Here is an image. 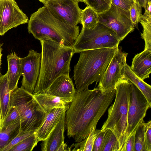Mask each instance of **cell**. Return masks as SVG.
Listing matches in <instances>:
<instances>
[{
	"mask_svg": "<svg viewBox=\"0 0 151 151\" xmlns=\"http://www.w3.org/2000/svg\"><path fill=\"white\" fill-rule=\"evenodd\" d=\"M115 89L103 92L97 87L76 91L65 113L67 134L75 142L86 138L97 123L115 96Z\"/></svg>",
	"mask_w": 151,
	"mask_h": 151,
	"instance_id": "6da1fadb",
	"label": "cell"
},
{
	"mask_svg": "<svg viewBox=\"0 0 151 151\" xmlns=\"http://www.w3.org/2000/svg\"><path fill=\"white\" fill-rule=\"evenodd\" d=\"M41 46L40 68L34 91L35 95L45 92L59 76L69 75L70 63L75 51L51 40H40Z\"/></svg>",
	"mask_w": 151,
	"mask_h": 151,
	"instance_id": "7a4b0ae2",
	"label": "cell"
},
{
	"mask_svg": "<svg viewBox=\"0 0 151 151\" xmlns=\"http://www.w3.org/2000/svg\"><path fill=\"white\" fill-rule=\"evenodd\" d=\"M27 29L29 33L38 40H51L72 47L80 33L78 26H72L57 19L45 5L31 14Z\"/></svg>",
	"mask_w": 151,
	"mask_h": 151,
	"instance_id": "3957f363",
	"label": "cell"
},
{
	"mask_svg": "<svg viewBox=\"0 0 151 151\" xmlns=\"http://www.w3.org/2000/svg\"><path fill=\"white\" fill-rule=\"evenodd\" d=\"M117 48H103L79 52L74 66V78L76 91L88 88L94 82L99 81Z\"/></svg>",
	"mask_w": 151,
	"mask_h": 151,
	"instance_id": "277c9868",
	"label": "cell"
},
{
	"mask_svg": "<svg viewBox=\"0 0 151 151\" xmlns=\"http://www.w3.org/2000/svg\"><path fill=\"white\" fill-rule=\"evenodd\" d=\"M114 102L108 109L107 119L101 130L111 129L119 142L120 151H124L129 137L128 114L130 101L131 82L122 78L116 84Z\"/></svg>",
	"mask_w": 151,
	"mask_h": 151,
	"instance_id": "5b68a950",
	"label": "cell"
},
{
	"mask_svg": "<svg viewBox=\"0 0 151 151\" xmlns=\"http://www.w3.org/2000/svg\"><path fill=\"white\" fill-rule=\"evenodd\" d=\"M10 105L14 106L20 116L19 129L35 131L42 122L46 112L33 95L24 89L17 88L11 92Z\"/></svg>",
	"mask_w": 151,
	"mask_h": 151,
	"instance_id": "8992f818",
	"label": "cell"
},
{
	"mask_svg": "<svg viewBox=\"0 0 151 151\" xmlns=\"http://www.w3.org/2000/svg\"><path fill=\"white\" fill-rule=\"evenodd\" d=\"M120 41L112 30L98 23L93 29L82 27L72 47L76 53H79L88 50L117 48Z\"/></svg>",
	"mask_w": 151,
	"mask_h": 151,
	"instance_id": "52a82bcc",
	"label": "cell"
},
{
	"mask_svg": "<svg viewBox=\"0 0 151 151\" xmlns=\"http://www.w3.org/2000/svg\"><path fill=\"white\" fill-rule=\"evenodd\" d=\"M99 16L98 23L112 30L121 41L134 29L129 11L120 9L112 4L109 9L99 14Z\"/></svg>",
	"mask_w": 151,
	"mask_h": 151,
	"instance_id": "ba28073f",
	"label": "cell"
},
{
	"mask_svg": "<svg viewBox=\"0 0 151 151\" xmlns=\"http://www.w3.org/2000/svg\"><path fill=\"white\" fill-rule=\"evenodd\" d=\"M151 105L140 91L131 82L130 101L128 114L129 137L132 134L141 122L147 110Z\"/></svg>",
	"mask_w": 151,
	"mask_h": 151,
	"instance_id": "9c48e42d",
	"label": "cell"
},
{
	"mask_svg": "<svg viewBox=\"0 0 151 151\" xmlns=\"http://www.w3.org/2000/svg\"><path fill=\"white\" fill-rule=\"evenodd\" d=\"M76 0H54L44 5L51 14L61 22L72 26L81 23L82 9Z\"/></svg>",
	"mask_w": 151,
	"mask_h": 151,
	"instance_id": "30bf717a",
	"label": "cell"
},
{
	"mask_svg": "<svg viewBox=\"0 0 151 151\" xmlns=\"http://www.w3.org/2000/svg\"><path fill=\"white\" fill-rule=\"evenodd\" d=\"M28 20L15 0H0V35Z\"/></svg>",
	"mask_w": 151,
	"mask_h": 151,
	"instance_id": "8fae6325",
	"label": "cell"
},
{
	"mask_svg": "<svg viewBox=\"0 0 151 151\" xmlns=\"http://www.w3.org/2000/svg\"><path fill=\"white\" fill-rule=\"evenodd\" d=\"M128 54L118 48L108 64L98 86L102 92L115 89L116 84L122 78L121 70L125 65Z\"/></svg>",
	"mask_w": 151,
	"mask_h": 151,
	"instance_id": "7c38bea8",
	"label": "cell"
},
{
	"mask_svg": "<svg viewBox=\"0 0 151 151\" xmlns=\"http://www.w3.org/2000/svg\"><path fill=\"white\" fill-rule=\"evenodd\" d=\"M41 54L31 49L28 55L21 58V75L23 76L21 87L33 93L40 68Z\"/></svg>",
	"mask_w": 151,
	"mask_h": 151,
	"instance_id": "4fadbf2b",
	"label": "cell"
},
{
	"mask_svg": "<svg viewBox=\"0 0 151 151\" xmlns=\"http://www.w3.org/2000/svg\"><path fill=\"white\" fill-rule=\"evenodd\" d=\"M76 91V90L69 75L62 74L57 77L43 93L72 100Z\"/></svg>",
	"mask_w": 151,
	"mask_h": 151,
	"instance_id": "5bb4252c",
	"label": "cell"
},
{
	"mask_svg": "<svg viewBox=\"0 0 151 151\" xmlns=\"http://www.w3.org/2000/svg\"><path fill=\"white\" fill-rule=\"evenodd\" d=\"M68 109L58 108L46 113L42 122L36 132L38 142L43 141L48 137Z\"/></svg>",
	"mask_w": 151,
	"mask_h": 151,
	"instance_id": "9a60e30c",
	"label": "cell"
},
{
	"mask_svg": "<svg viewBox=\"0 0 151 151\" xmlns=\"http://www.w3.org/2000/svg\"><path fill=\"white\" fill-rule=\"evenodd\" d=\"M65 117V114L62 116L48 137L43 141L41 145L42 151H57L61 145L64 142Z\"/></svg>",
	"mask_w": 151,
	"mask_h": 151,
	"instance_id": "2e32d148",
	"label": "cell"
},
{
	"mask_svg": "<svg viewBox=\"0 0 151 151\" xmlns=\"http://www.w3.org/2000/svg\"><path fill=\"white\" fill-rule=\"evenodd\" d=\"M130 68L142 80L149 78L151 72V51L144 50L136 55L132 59Z\"/></svg>",
	"mask_w": 151,
	"mask_h": 151,
	"instance_id": "e0dca14e",
	"label": "cell"
},
{
	"mask_svg": "<svg viewBox=\"0 0 151 151\" xmlns=\"http://www.w3.org/2000/svg\"><path fill=\"white\" fill-rule=\"evenodd\" d=\"M7 58L8 69L6 73L9 88L12 92L18 88V82L22 75L21 58L12 51Z\"/></svg>",
	"mask_w": 151,
	"mask_h": 151,
	"instance_id": "ac0fdd59",
	"label": "cell"
},
{
	"mask_svg": "<svg viewBox=\"0 0 151 151\" xmlns=\"http://www.w3.org/2000/svg\"><path fill=\"white\" fill-rule=\"evenodd\" d=\"M33 95L46 113L56 108H65L68 109L73 100L61 98L45 93H40Z\"/></svg>",
	"mask_w": 151,
	"mask_h": 151,
	"instance_id": "d6986e66",
	"label": "cell"
},
{
	"mask_svg": "<svg viewBox=\"0 0 151 151\" xmlns=\"http://www.w3.org/2000/svg\"><path fill=\"white\" fill-rule=\"evenodd\" d=\"M122 78L134 84L142 92L151 105V86L139 78L126 63L121 70Z\"/></svg>",
	"mask_w": 151,
	"mask_h": 151,
	"instance_id": "ffe728a7",
	"label": "cell"
},
{
	"mask_svg": "<svg viewBox=\"0 0 151 151\" xmlns=\"http://www.w3.org/2000/svg\"><path fill=\"white\" fill-rule=\"evenodd\" d=\"M11 93L6 73L4 75L0 76V104L2 124L10 109Z\"/></svg>",
	"mask_w": 151,
	"mask_h": 151,
	"instance_id": "44dd1931",
	"label": "cell"
},
{
	"mask_svg": "<svg viewBox=\"0 0 151 151\" xmlns=\"http://www.w3.org/2000/svg\"><path fill=\"white\" fill-rule=\"evenodd\" d=\"M20 120L14 122L0 132V150L6 146L15 137L20 128Z\"/></svg>",
	"mask_w": 151,
	"mask_h": 151,
	"instance_id": "7402d4cb",
	"label": "cell"
},
{
	"mask_svg": "<svg viewBox=\"0 0 151 151\" xmlns=\"http://www.w3.org/2000/svg\"><path fill=\"white\" fill-rule=\"evenodd\" d=\"M99 14L92 8L87 6L81 13V24L83 27L87 29L94 28L99 22Z\"/></svg>",
	"mask_w": 151,
	"mask_h": 151,
	"instance_id": "603a6c76",
	"label": "cell"
},
{
	"mask_svg": "<svg viewBox=\"0 0 151 151\" xmlns=\"http://www.w3.org/2000/svg\"><path fill=\"white\" fill-rule=\"evenodd\" d=\"M93 127L88 136L81 141L72 145V147H74L72 151H92L95 139L101 130L96 129Z\"/></svg>",
	"mask_w": 151,
	"mask_h": 151,
	"instance_id": "cb8c5ba5",
	"label": "cell"
},
{
	"mask_svg": "<svg viewBox=\"0 0 151 151\" xmlns=\"http://www.w3.org/2000/svg\"><path fill=\"white\" fill-rule=\"evenodd\" d=\"M101 151H120V146L115 135L109 129L105 130Z\"/></svg>",
	"mask_w": 151,
	"mask_h": 151,
	"instance_id": "d4e9b609",
	"label": "cell"
},
{
	"mask_svg": "<svg viewBox=\"0 0 151 151\" xmlns=\"http://www.w3.org/2000/svg\"><path fill=\"white\" fill-rule=\"evenodd\" d=\"M38 142L35 132L14 145L9 151H31Z\"/></svg>",
	"mask_w": 151,
	"mask_h": 151,
	"instance_id": "484cf974",
	"label": "cell"
},
{
	"mask_svg": "<svg viewBox=\"0 0 151 151\" xmlns=\"http://www.w3.org/2000/svg\"><path fill=\"white\" fill-rule=\"evenodd\" d=\"M112 0H86L85 4L92 8L98 14L109 9Z\"/></svg>",
	"mask_w": 151,
	"mask_h": 151,
	"instance_id": "4316f807",
	"label": "cell"
},
{
	"mask_svg": "<svg viewBox=\"0 0 151 151\" xmlns=\"http://www.w3.org/2000/svg\"><path fill=\"white\" fill-rule=\"evenodd\" d=\"M144 122L139 124L135 131L134 151H147L145 144Z\"/></svg>",
	"mask_w": 151,
	"mask_h": 151,
	"instance_id": "83f0119b",
	"label": "cell"
},
{
	"mask_svg": "<svg viewBox=\"0 0 151 151\" xmlns=\"http://www.w3.org/2000/svg\"><path fill=\"white\" fill-rule=\"evenodd\" d=\"M36 132L35 131H24L19 129L15 137L6 146L0 150V151H9L14 145Z\"/></svg>",
	"mask_w": 151,
	"mask_h": 151,
	"instance_id": "f1b7e54d",
	"label": "cell"
},
{
	"mask_svg": "<svg viewBox=\"0 0 151 151\" xmlns=\"http://www.w3.org/2000/svg\"><path fill=\"white\" fill-rule=\"evenodd\" d=\"M139 22L143 28L142 33L141 35L145 43L144 50L151 51V22L145 21L141 19Z\"/></svg>",
	"mask_w": 151,
	"mask_h": 151,
	"instance_id": "f546056e",
	"label": "cell"
},
{
	"mask_svg": "<svg viewBox=\"0 0 151 151\" xmlns=\"http://www.w3.org/2000/svg\"><path fill=\"white\" fill-rule=\"evenodd\" d=\"M142 8L137 0H135L130 9L131 20L135 27H137L138 23L142 15Z\"/></svg>",
	"mask_w": 151,
	"mask_h": 151,
	"instance_id": "4dcf8cb0",
	"label": "cell"
},
{
	"mask_svg": "<svg viewBox=\"0 0 151 151\" xmlns=\"http://www.w3.org/2000/svg\"><path fill=\"white\" fill-rule=\"evenodd\" d=\"M19 120H20V116L18 111L14 106H10L9 112L2 122L1 130Z\"/></svg>",
	"mask_w": 151,
	"mask_h": 151,
	"instance_id": "1f68e13d",
	"label": "cell"
},
{
	"mask_svg": "<svg viewBox=\"0 0 151 151\" xmlns=\"http://www.w3.org/2000/svg\"><path fill=\"white\" fill-rule=\"evenodd\" d=\"M145 147L147 151H151V121L143 122Z\"/></svg>",
	"mask_w": 151,
	"mask_h": 151,
	"instance_id": "d6a6232c",
	"label": "cell"
},
{
	"mask_svg": "<svg viewBox=\"0 0 151 151\" xmlns=\"http://www.w3.org/2000/svg\"><path fill=\"white\" fill-rule=\"evenodd\" d=\"M134 1L133 0H112V4L122 10L129 11Z\"/></svg>",
	"mask_w": 151,
	"mask_h": 151,
	"instance_id": "836d02e7",
	"label": "cell"
},
{
	"mask_svg": "<svg viewBox=\"0 0 151 151\" xmlns=\"http://www.w3.org/2000/svg\"><path fill=\"white\" fill-rule=\"evenodd\" d=\"M105 131H101L97 137L95 141L92 151H101Z\"/></svg>",
	"mask_w": 151,
	"mask_h": 151,
	"instance_id": "e575fe53",
	"label": "cell"
},
{
	"mask_svg": "<svg viewBox=\"0 0 151 151\" xmlns=\"http://www.w3.org/2000/svg\"><path fill=\"white\" fill-rule=\"evenodd\" d=\"M135 131L133 132L128 138L124 151H134Z\"/></svg>",
	"mask_w": 151,
	"mask_h": 151,
	"instance_id": "d590c367",
	"label": "cell"
},
{
	"mask_svg": "<svg viewBox=\"0 0 151 151\" xmlns=\"http://www.w3.org/2000/svg\"><path fill=\"white\" fill-rule=\"evenodd\" d=\"M145 9V13L142 15L140 19L151 22V1H148L146 3Z\"/></svg>",
	"mask_w": 151,
	"mask_h": 151,
	"instance_id": "8d00e7d4",
	"label": "cell"
},
{
	"mask_svg": "<svg viewBox=\"0 0 151 151\" xmlns=\"http://www.w3.org/2000/svg\"><path fill=\"white\" fill-rule=\"evenodd\" d=\"M71 147H67V144L64 142H63L58 148L57 151H65L71 150Z\"/></svg>",
	"mask_w": 151,
	"mask_h": 151,
	"instance_id": "74e56055",
	"label": "cell"
},
{
	"mask_svg": "<svg viewBox=\"0 0 151 151\" xmlns=\"http://www.w3.org/2000/svg\"><path fill=\"white\" fill-rule=\"evenodd\" d=\"M139 4L142 7L145 8L146 6V0H137Z\"/></svg>",
	"mask_w": 151,
	"mask_h": 151,
	"instance_id": "f35d334b",
	"label": "cell"
},
{
	"mask_svg": "<svg viewBox=\"0 0 151 151\" xmlns=\"http://www.w3.org/2000/svg\"><path fill=\"white\" fill-rule=\"evenodd\" d=\"M2 121L1 119V109L0 104V132L1 131L2 129Z\"/></svg>",
	"mask_w": 151,
	"mask_h": 151,
	"instance_id": "ab89813d",
	"label": "cell"
},
{
	"mask_svg": "<svg viewBox=\"0 0 151 151\" xmlns=\"http://www.w3.org/2000/svg\"><path fill=\"white\" fill-rule=\"evenodd\" d=\"M0 43V67L1 65V59L2 54L1 53L2 49L1 48V46Z\"/></svg>",
	"mask_w": 151,
	"mask_h": 151,
	"instance_id": "60d3db41",
	"label": "cell"
},
{
	"mask_svg": "<svg viewBox=\"0 0 151 151\" xmlns=\"http://www.w3.org/2000/svg\"><path fill=\"white\" fill-rule=\"evenodd\" d=\"M41 2L43 3L44 5L48 1L54 0H39Z\"/></svg>",
	"mask_w": 151,
	"mask_h": 151,
	"instance_id": "b9f144b4",
	"label": "cell"
},
{
	"mask_svg": "<svg viewBox=\"0 0 151 151\" xmlns=\"http://www.w3.org/2000/svg\"><path fill=\"white\" fill-rule=\"evenodd\" d=\"M76 1H78L79 2H84L85 3H86V0H76Z\"/></svg>",
	"mask_w": 151,
	"mask_h": 151,
	"instance_id": "7bdbcfd3",
	"label": "cell"
},
{
	"mask_svg": "<svg viewBox=\"0 0 151 151\" xmlns=\"http://www.w3.org/2000/svg\"><path fill=\"white\" fill-rule=\"evenodd\" d=\"M151 1V0H146V3L148 2V1Z\"/></svg>",
	"mask_w": 151,
	"mask_h": 151,
	"instance_id": "ee69618b",
	"label": "cell"
},
{
	"mask_svg": "<svg viewBox=\"0 0 151 151\" xmlns=\"http://www.w3.org/2000/svg\"><path fill=\"white\" fill-rule=\"evenodd\" d=\"M133 0L134 1L135 0Z\"/></svg>",
	"mask_w": 151,
	"mask_h": 151,
	"instance_id": "f6af8a7d",
	"label": "cell"
}]
</instances>
